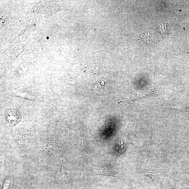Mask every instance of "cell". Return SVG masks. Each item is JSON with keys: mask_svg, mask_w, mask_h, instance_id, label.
<instances>
[{"mask_svg": "<svg viewBox=\"0 0 189 189\" xmlns=\"http://www.w3.org/2000/svg\"><path fill=\"white\" fill-rule=\"evenodd\" d=\"M7 122L9 124L14 126L18 123L21 119L19 112L14 108L7 109L5 112Z\"/></svg>", "mask_w": 189, "mask_h": 189, "instance_id": "cell-1", "label": "cell"}, {"mask_svg": "<svg viewBox=\"0 0 189 189\" xmlns=\"http://www.w3.org/2000/svg\"><path fill=\"white\" fill-rule=\"evenodd\" d=\"M28 136L26 132H21L16 135V139L19 144L24 145L27 142Z\"/></svg>", "mask_w": 189, "mask_h": 189, "instance_id": "cell-4", "label": "cell"}, {"mask_svg": "<svg viewBox=\"0 0 189 189\" xmlns=\"http://www.w3.org/2000/svg\"><path fill=\"white\" fill-rule=\"evenodd\" d=\"M92 168L93 169L94 174L96 175L112 176L116 178L121 177L120 174L113 168Z\"/></svg>", "mask_w": 189, "mask_h": 189, "instance_id": "cell-3", "label": "cell"}, {"mask_svg": "<svg viewBox=\"0 0 189 189\" xmlns=\"http://www.w3.org/2000/svg\"><path fill=\"white\" fill-rule=\"evenodd\" d=\"M58 145L53 138H51L47 141L45 149L47 153L50 157H54L58 151Z\"/></svg>", "mask_w": 189, "mask_h": 189, "instance_id": "cell-2", "label": "cell"}]
</instances>
